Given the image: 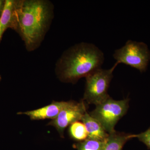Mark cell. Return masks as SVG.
<instances>
[{
    "instance_id": "cell-2",
    "label": "cell",
    "mask_w": 150,
    "mask_h": 150,
    "mask_svg": "<svg viewBox=\"0 0 150 150\" xmlns=\"http://www.w3.org/2000/svg\"><path fill=\"white\" fill-rule=\"evenodd\" d=\"M104 61V54L97 46L81 42L63 52L56 62L55 72L60 81L74 83L101 68Z\"/></svg>"
},
{
    "instance_id": "cell-6",
    "label": "cell",
    "mask_w": 150,
    "mask_h": 150,
    "mask_svg": "<svg viewBox=\"0 0 150 150\" xmlns=\"http://www.w3.org/2000/svg\"><path fill=\"white\" fill-rule=\"evenodd\" d=\"M86 112V108L83 102L69 101L68 104L49 125L55 127L61 137H63L64 131L67 126L76 121H80Z\"/></svg>"
},
{
    "instance_id": "cell-9",
    "label": "cell",
    "mask_w": 150,
    "mask_h": 150,
    "mask_svg": "<svg viewBox=\"0 0 150 150\" xmlns=\"http://www.w3.org/2000/svg\"><path fill=\"white\" fill-rule=\"evenodd\" d=\"M81 121L84 124L88 133L87 139L105 141L109 134L105 131L102 125L97 120L86 112Z\"/></svg>"
},
{
    "instance_id": "cell-8",
    "label": "cell",
    "mask_w": 150,
    "mask_h": 150,
    "mask_svg": "<svg viewBox=\"0 0 150 150\" xmlns=\"http://www.w3.org/2000/svg\"><path fill=\"white\" fill-rule=\"evenodd\" d=\"M69 103V101L54 102L51 104L35 110L21 112V114L29 116L33 120L52 119L56 118L61 110Z\"/></svg>"
},
{
    "instance_id": "cell-15",
    "label": "cell",
    "mask_w": 150,
    "mask_h": 150,
    "mask_svg": "<svg viewBox=\"0 0 150 150\" xmlns=\"http://www.w3.org/2000/svg\"><path fill=\"white\" fill-rule=\"evenodd\" d=\"M1 76H0V81H1Z\"/></svg>"
},
{
    "instance_id": "cell-3",
    "label": "cell",
    "mask_w": 150,
    "mask_h": 150,
    "mask_svg": "<svg viewBox=\"0 0 150 150\" xmlns=\"http://www.w3.org/2000/svg\"><path fill=\"white\" fill-rule=\"evenodd\" d=\"M118 64L116 62L110 69L100 68L86 77L84 100L87 103L97 105L110 97L108 90L113 77V71Z\"/></svg>"
},
{
    "instance_id": "cell-14",
    "label": "cell",
    "mask_w": 150,
    "mask_h": 150,
    "mask_svg": "<svg viewBox=\"0 0 150 150\" xmlns=\"http://www.w3.org/2000/svg\"><path fill=\"white\" fill-rule=\"evenodd\" d=\"M6 0H0V17L1 16L5 6Z\"/></svg>"
},
{
    "instance_id": "cell-4",
    "label": "cell",
    "mask_w": 150,
    "mask_h": 150,
    "mask_svg": "<svg viewBox=\"0 0 150 150\" xmlns=\"http://www.w3.org/2000/svg\"><path fill=\"white\" fill-rule=\"evenodd\" d=\"M128 98L120 100L110 97L96 105L90 115L97 120L108 134L115 131L116 123L126 114L129 107Z\"/></svg>"
},
{
    "instance_id": "cell-12",
    "label": "cell",
    "mask_w": 150,
    "mask_h": 150,
    "mask_svg": "<svg viewBox=\"0 0 150 150\" xmlns=\"http://www.w3.org/2000/svg\"><path fill=\"white\" fill-rule=\"evenodd\" d=\"M105 141L87 139L76 144L74 146L78 150H103Z\"/></svg>"
},
{
    "instance_id": "cell-5",
    "label": "cell",
    "mask_w": 150,
    "mask_h": 150,
    "mask_svg": "<svg viewBox=\"0 0 150 150\" xmlns=\"http://www.w3.org/2000/svg\"><path fill=\"white\" fill-rule=\"evenodd\" d=\"M113 57L118 64H125L145 71L150 60V51L143 42L129 40L124 46L114 51Z\"/></svg>"
},
{
    "instance_id": "cell-11",
    "label": "cell",
    "mask_w": 150,
    "mask_h": 150,
    "mask_svg": "<svg viewBox=\"0 0 150 150\" xmlns=\"http://www.w3.org/2000/svg\"><path fill=\"white\" fill-rule=\"evenodd\" d=\"M70 135L74 140L77 141H84L88 138V133L83 122L77 121L70 125Z\"/></svg>"
},
{
    "instance_id": "cell-13",
    "label": "cell",
    "mask_w": 150,
    "mask_h": 150,
    "mask_svg": "<svg viewBox=\"0 0 150 150\" xmlns=\"http://www.w3.org/2000/svg\"><path fill=\"white\" fill-rule=\"evenodd\" d=\"M135 138H138L150 149V127L145 132L135 135Z\"/></svg>"
},
{
    "instance_id": "cell-10",
    "label": "cell",
    "mask_w": 150,
    "mask_h": 150,
    "mask_svg": "<svg viewBox=\"0 0 150 150\" xmlns=\"http://www.w3.org/2000/svg\"><path fill=\"white\" fill-rule=\"evenodd\" d=\"M135 135L114 131L109 134L105 141L103 150H122L127 141L135 138Z\"/></svg>"
},
{
    "instance_id": "cell-1",
    "label": "cell",
    "mask_w": 150,
    "mask_h": 150,
    "mask_svg": "<svg viewBox=\"0 0 150 150\" xmlns=\"http://www.w3.org/2000/svg\"><path fill=\"white\" fill-rule=\"evenodd\" d=\"M54 7L48 0H18L17 33L28 52L40 47L50 29Z\"/></svg>"
},
{
    "instance_id": "cell-7",
    "label": "cell",
    "mask_w": 150,
    "mask_h": 150,
    "mask_svg": "<svg viewBox=\"0 0 150 150\" xmlns=\"http://www.w3.org/2000/svg\"><path fill=\"white\" fill-rule=\"evenodd\" d=\"M18 2V0H6L4 9L0 17V43L4 33L8 28L16 31Z\"/></svg>"
}]
</instances>
